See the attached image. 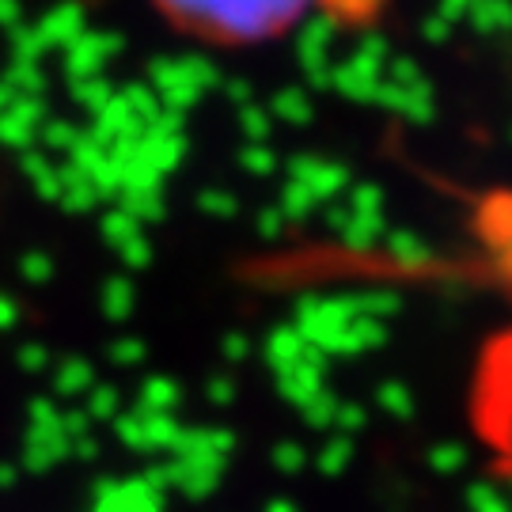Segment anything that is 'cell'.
Listing matches in <instances>:
<instances>
[{"instance_id":"1","label":"cell","mask_w":512,"mask_h":512,"mask_svg":"<svg viewBox=\"0 0 512 512\" xmlns=\"http://www.w3.org/2000/svg\"><path fill=\"white\" fill-rule=\"evenodd\" d=\"M467 414H471L482 448L494 456L497 471L512 475V327L501 330L482 349L475 376H471Z\"/></svg>"},{"instance_id":"2","label":"cell","mask_w":512,"mask_h":512,"mask_svg":"<svg viewBox=\"0 0 512 512\" xmlns=\"http://www.w3.org/2000/svg\"><path fill=\"white\" fill-rule=\"evenodd\" d=\"M160 4L190 27L228 42L270 38L308 8V0H160Z\"/></svg>"}]
</instances>
